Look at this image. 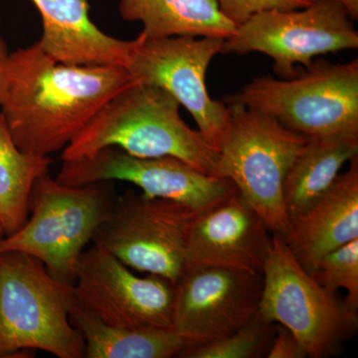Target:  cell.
<instances>
[{
  "label": "cell",
  "mask_w": 358,
  "mask_h": 358,
  "mask_svg": "<svg viewBox=\"0 0 358 358\" xmlns=\"http://www.w3.org/2000/svg\"><path fill=\"white\" fill-rule=\"evenodd\" d=\"M124 20L141 22L147 39L167 37L227 39L237 25L228 20L216 0H121Z\"/></svg>",
  "instance_id": "cell-18"
},
{
  "label": "cell",
  "mask_w": 358,
  "mask_h": 358,
  "mask_svg": "<svg viewBox=\"0 0 358 358\" xmlns=\"http://www.w3.org/2000/svg\"><path fill=\"white\" fill-rule=\"evenodd\" d=\"M268 358H305L308 357L305 348L287 327L278 324Z\"/></svg>",
  "instance_id": "cell-24"
},
{
  "label": "cell",
  "mask_w": 358,
  "mask_h": 358,
  "mask_svg": "<svg viewBox=\"0 0 358 358\" xmlns=\"http://www.w3.org/2000/svg\"><path fill=\"white\" fill-rule=\"evenodd\" d=\"M313 279L331 293L338 289L348 292L345 303L348 310H358V238L327 254L310 274Z\"/></svg>",
  "instance_id": "cell-22"
},
{
  "label": "cell",
  "mask_w": 358,
  "mask_h": 358,
  "mask_svg": "<svg viewBox=\"0 0 358 358\" xmlns=\"http://www.w3.org/2000/svg\"><path fill=\"white\" fill-rule=\"evenodd\" d=\"M70 320L83 336L86 358H171L196 341L174 329H128L103 324L73 303Z\"/></svg>",
  "instance_id": "cell-19"
},
{
  "label": "cell",
  "mask_w": 358,
  "mask_h": 358,
  "mask_svg": "<svg viewBox=\"0 0 358 358\" xmlns=\"http://www.w3.org/2000/svg\"><path fill=\"white\" fill-rule=\"evenodd\" d=\"M338 2L348 11L352 20H358V0H331Z\"/></svg>",
  "instance_id": "cell-26"
},
{
  "label": "cell",
  "mask_w": 358,
  "mask_h": 358,
  "mask_svg": "<svg viewBox=\"0 0 358 358\" xmlns=\"http://www.w3.org/2000/svg\"><path fill=\"white\" fill-rule=\"evenodd\" d=\"M0 24H1V20H0ZM9 58H10V53L8 52L6 41L0 35V106L6 91Z\"/></svg>",
  "instance_id": "cell-25"
},
{
  "label": "cell",
  "mask_w": 358,
  "mask_h": 358,
  "mask_svg": "<svg viewBox=\"0 0 358 358\" xmlns=\"http://www.w3.org/2000/svg\"><path fill=\"white\" fill-rule=\"evenodd\" d=\"M4 236H6V234H4L3 227H2L1 223H0V239Z\"/></svg>",
  "instance_id": "cell-27"
},
{
  "label": "cell",
  "mask_w": 358,
  "mask_h": 358,
  "mask_svg": "<svg viewBox=\"0 0 358 358\" xmlns=\"http://www.w3.org/2000/svg\"><path fill=\"white\" fill-rule=\"evenodd\" d=\"M50 157L26 154L13 140L0 114V223L6 236L20 230L29 216L32 187L49 173Z\"/></svg>",
  "instance_id": "cell-20"
},
{
  "label": "cell",
  "mask_w": 358,
  "mask_h": 358,
  "mask_svg": "<svg viewBox=\"0 0 358 358\" xmlns=\"http://www.w3.org/2000/svg\"><path fill=\"white\" fill-rule=\"evenodd\" d=\"M136 82L124 66L58 62L36 42L10 53L0 114L20 150L49 157Z\"/></svg>",
  "instance_id": "cell-1"
},
{
  "label": "cell",
  "mask_w": 358,
  "mask_h": 358,
  "mask_svg": "<svg viewBox=\"0 0 358 358\" xmlns=\"http://www.w3.org/2000/svg\"><path fill=\"white\" fill-rule=\"evenodd\" d=\"M56 180L68 186L127 181L148 197L178 202L197 213L237 192L229 179L202 173L176 157H136L115 147L63 162Z\"/></svg>",
  "instance_id": "cell-12"
},
{
  "label": "cell",
  "mask_w": 358,
  "mask_h": 358,
  "mask_svg": "<svg viewBox=\"0 0 358 358\" xmlns=\"http://www.w3.org/2000/svg\"><path fill=\"white\" fill-rule=\"evenodd\" d=\"M348 171L282 237L301 267L312 274L327 254L358 238V157Z\"/></svg>",
  "instance_id": "cell-16"
},
{
  "label": "cell",
  "mask_w": 358,
  "mask_h": 358,
  "mask_svg": "<svg viewBox=\"0 0 358 358\" xmlns=\"http://www.w3.org/2000/svg\"><path fill=\"white\" fill-rule=\"evenodd\" d=\"M226 105L229 128L212 176L232 181L270 232L284 237L291 225L285 206V181L308 138L258 110L239 103Z\"/></svg>",
  "instance_id": "cell-4"
},
{
  "label": "cell",
  "mask_w": 358,
  "mask_h": 358,
  "mask_svg": "<svg viewBox=\"0 0 358 358\" xmlns=\"http://www.w3.org/2000/svg\"><path fill=\"white\" fill-rule=\"evenodd\" d=\"M262 217L238 192L193 218L186 245L189 265L262 273L272 236ZM186 266V267H187Z\"/></svg>",
  "instance_id": "cell-14"
},
{
  "label": "cell",
  "mask_w": 358,
  "mask_h": 358,
  "mask_svg": "<svg viewBox=\"0 0 358 358\" xmlns=\"http://www.w3.org/2000/svg\"><path fill=\"white\" fill-rule=\"evenodd\" d=\"M357 155L358 131L308 138L285 181L284 201L289 223L326 195L343 164Z\"/></svg>",
  "instance_id": "cell-17"
},
{
  "label": "cell",
  "mask_w": 358,
  "mask_h": 358,
  "mask_svg": "<svg viewBox=\"0 0 358 358\" xmlns=\"http://www.w3.org/2000/svg\"><path fill=\"white\" fill-rule=\"evenodd\" d=\"M223 42L196 37L147 39L140 33L126 67L138 83L159 87L173 95L218 152L229 128V108L209 95L206 72L221 53Z\"/></svg>",
  "instance_id": "cell-10"
},
{
  "label": "cell",
  "mask_w": 358,
  "mask_h": 358,
  "mask_svg": "<svg viewBox=\"0 0 358 358\" xmlns=\"http://www.w3.org/2000/svg\"><path fill=\"white\" fill-rule=\"evenodd\" d=\"M73 285L59 281L38 259L0 252V357L39 350L58 358H84L85 341L73 326Z\"/></svg>",
  "instance_id": "cell-3"
},
{
  "label": "cell",
  "mask_w": 358,
  "mask_h": 358,
  "mask_svg": "<svg viewBox=\"0 0 358 358\" xmlns=\"http://www.w3.org/2000/svg\"><path fill=\"white\" fill-rule=\"evenodd\" d=\"M73 288L78 303L103 324L173 329L176 285L159 275L138 277L94 245L79 257Z\"/></svg>",
  "instance_id": "cell-11"
},
{
  "label": "cell",
  "mask_w": 358,
  "mask_h": 358,
  "mask_svg": "<svg viewBox=\"0 0 358 358\" xmlns=\"http://www.w3.org/2000/svg\"><path fill=\"white\" fill-rule=\"evenodd\" d=\"M223 102L270 115L308 138L358 131V60L317 59L289 79L256 77Z\"/></svg>",
  "instance_id": "cell-5"
},
{
  "label": "cell",
  "mask_w": 358,
  "mask_h": 358,
  "mask_svg": "<svg viewBox=\"0 0 358 358\" xmlns=\"http://www.w3.org/2000/svg\"><path fill=\"white\" fill-rule=\"evenodd\" d=\"M115 199L108 182L68 186L44 174L33 185L27 221L0 239V252L34 257L54 278L73 285L79 257Z\"/></svg>",
  "instance_id": "cell-6"
},
{
  "label": "cell",
  "mask_w": 358,
  "mask_h": 358,
  "mask_svg": "<svg viewBox=\"0 0 358 358\" xmlns=\"http://www.w3.org/2000/svg\"><path fill=\"white\" fill-rule=\"evenodd\" d=\"M353 21L331 0H313L310 6L294 10L264 11L238 25L224 40L221 53L265 54L274 61L275 74L289 79L317 56L357 49Z\"/></svg>",
  "instance_id": "cell-9"
},
{
  "label": "cell",
  "mask_w": 358,
  "mask_h": 358,
  "mask_svg": "<svg viewBox=\"0 0 358 358\" xmlns=\"http://www.w3.org/2000/svg\"><path fill=\"white\" fill-rule=\"evenodd\" d=\"M221 13L240 25L257 13L268 10H294L307 7L313 0H216Z\"/></svg>",
  "instance_id": "cell-23"
},
{
  "label": "cell",
  "mask_w": 358,
  "mask_h": 358,
  "mask_svg": "<svg viewBox=\"0 0 358 358\" xmlns=\"http://www.w3.org/2000/svg\"><path fill=\"white\" fill-rule=\"evenodd\" d=\"M179 108L166 90L136 82L98 110L61 159H83L115 147L136 157H176L212 176L219 152L186 124Z\"/></svg>",
  "instance_id": "cell-2"
},
{
  "label": "cell",
  "mask_w": 358,
  "mask_h": 358,
  "mask_svg": "<svg viewBox=\"0 0 358 358\" xmlns=\"http://www.w3.org/2000/svg\"><path fill=\"white\" fill-rule=\"evenodd\" d=\"M196 214L185 204L128 189L115 197L92 243L131 270L176 285L187 266L188 232Z\"/></svg>",
  "instance_id": "cell-8"
},
{
  "label": "cell",
  "mask_w": 358,
  "mask_h": 358,
  "mask_svg": "<svg viewBox=\"0 0 358 358\" xmlns=\"http://www.w3.org/2000/svg\"><path fill=\"white\" fill-rule=\"evenodd\" d=\"M262 273L189 265L176 282L173 329L196 343L234 333L258 313Z\"/></svg>",
  "instance_id": "cell-13"
},
{
  "label": "cell",
  "mask_w": 358,
  "mask_h": 358,
  "mask_svg": "<svg viewBox=\"0 0 358 358\" xmlns=\"http://www.w3.org/2000/svg\"><path fill=\"white\" fill-rule=\"evenodd\" d=\"M259 312L287 327L300 341L308 357L338 355L341 343L357 327V313L345 300L320 287L301 267L281 235L272 234V245L263 270Z\"/></svg>",
  "instance_id": "cell-7"
},
{
  "label": "cell",
  "mask_w": 358,
  "mask_h": 358,
  "mask_svg": "<svg viewBox=\"0 0 358 358\" xmlns=\"http://www.w3.org/2000/svg\"><path fill=\"white\" fill-rule=\"evenodd\" d=\"M42 20L43 50L69 65L127 67L136 39L120 40L91 20L88 0H30Z\"/></svg>",
  "instance_id": "cell-15"
},
{
  "label": "cell",
  "mask_w": 358,
  "mask_h": 358,
  "mask_svg": "<svg viewBox=\"0 0 358 358\" xmlns=\"http://www.w3.org/2000/svg\"><path fill=\"white\" fill-rule=\"evenodd\" d=\"M278 324L256 313L247 324L224 338L188 346L179 358H261L267 357Z\"/></svg>",
  "instance_id": "cell-21"
}]
</instances>
